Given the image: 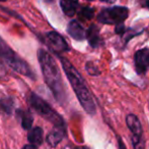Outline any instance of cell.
I'll return each mask as SVG.
<instances>
[{
  "instance_id": "obj_14",
  "label": "cell",
  "mask_w": 149,
  "mask_h": 149,
  "mask_svg": "<svg viewBox=\"0 0 149 149\" xmlns=\"http://www.w3.org/2000/svg\"><path fill=\"white\" fill-rule=\"evenodd\" d=\"M17 54L8 46V44L0 37V56L3 57L6 60V62H8L9 60H11L12 58H14Z\"/></svg>"
},
{
  "instance_id": "obj_16",
  "label": "cell",
  "mask_w": 149,
  "mask_h": 149,
  "mask_svg": "<svg viewBox=\"0 0 149 149\" xmlns=\"http://www.w3.org/2000/svg\"><path fill=\"white\" fill-rule=\"evenodd\" d=\"M13 101L11 98H0V112L5 114H11Z\"/></svg>"
},
{
  "instance_id": "obj_2",
  "label": "cell",
  "mask_w": 149,
  "mask_h": 149,
  "mask_svg": "<svg viewBox=\"0 0 149 149\" xmlns=\"http://www.w3.org/2000/svg\"><path fill=\"white\" fill-rule=\"evenodd\" d=\"M60 61L62 64V68L64 70L65 74L68 78L79 102L83 109L85 110L88 114H94L95 113V104L92 99V96L90 94L88 88L85 84L83 78L79 74V72L72 66L70 61L66 58L60 56Z\"/></svg>"
},
{
  "instance_id": "obj_9",
  "label": "cell",
  "mask_w": 149,
  "mask_h": 149,
  "mask_svg": "<svg viewBox=\"0 0 149 149\" xmlns=\"http://www.w3.org/2000/svg\"><path fill=\"white\" fill-rule=\"evenodd\" d=\"M66 135V127H54V129L48 134L47 143L51 147H56Z\"/></svg>"
},
{
  "instance_id": "obj_22",
  "label": "cell",
  "mask_w": 149,
  "mask_h": 149,
  "mask_svg": "<svg viewBox=\"0 0 149 149\" xmlns=\"http://www.w3.org/2000/svg\"><path fill=\"white\" fill-rule=\"evenodd\" d=\"M22 149H36L33 146H31V145H26Z\"/></svg>"
},
{
  "instance_id": "obj_18",
  "label": "cell",
  "mask_w": 149,
  "mask_h": 149,
  "mask_svg": "<svg viewBox=\"0 0 149 149\" xmlns=\"http://www.w3.org/2000/svg\"><path fill=\"white\" fill-rule=\"evenodd\" d=\"M85 68H86L87 73L91 76H97V75L100 74V70H98L97 66H96L95 64H93V62L88 61L86 64V66H85Z\"/></svg>"
},
{
  "instance_id": "obj_20",
  "label": "cell",
  "mask_w": 149,
  "mask_h": 149,
  "mask_svg": "<svg viewBox=\"0 0 149 149\" xmlns=\"http://www.w3.org/2000/svg\"><path fill=\"white\" fill-rule=\"evenodd\" d=\"M143 4L146 6V7L149 9V0H144V2H143Z\"/></svg>"
},
{
  "instance_id": "obj_6",
  "label": "cell",
  "mask_w": 149,
  "mask_h": 149,
  "mask_svg": "<svg viewBox=\"0 0 149 149\" xmlns=\"http://www.w3.org/2000/svg\"><path fill=\"white\" fill-rule=\"evenodd\" d=\"M47 42L49 47L57 54L64 53L69 50V46L65 39L55 31H51L47 34Z\"/></svg>"
},
{
  "instance_id": "obj_5",
  "label": "cell",
  "mask_w": 149,
  "mask_h": 149,
  "mask_svg": "<svg viewBox=\"0 0 149 149\" xmlns=\"http://www.w3.org/2000/svg\"><path fill=\"white\" fill-rule=\"evenodd\" d=\"M126 124L132 133V145L134 149H144V141H143V130L140 123L139 119L135 114L127 115L126 117Z\"/></svg>"
},
{
  "instance_id": "obj_7",
  "label": "cell",
  "mask_w": 149,
  "mask_h": 149,
  "mask_svg": "<svg viewBox=\"0 0 149 149\" xmlns=\"http://www.w3.org/2000/svg\"><path fill=\"white\" fill-rule=\"evenodd\" d=\"M135 70L138 75H144L149 68V49L143 48L138 50L134 55Z\"/></svg>"
},
{
  "instance_id": "obj_3",
  "label": "cell",
  "mask_w": 149,
  "mask_h": 149,
  "mask_svg": "<svg viewBox=\"0 0 149 149\" xmlns=\"http://www.w3.org/2000/svg\"><path fill=\"white\" fill-rule=\"evenodd\" d=\"M29 102L36 112L39 113L48 121H51L55 127H66L63 117L39 95H37L36 93H31L29 97Z\"/></svg>"
},
{
  "instance_id": "obj_12",
  "label": "cell",
  "mask_w": 149,
  "mask_h": 149,
  "mask_svg": "<svg viewBox=\"0 0 149 149\" xmlns=\"http://www.w3.org/2000/svg\"><path fill=\"white\" fill-rule=\"evenodd\" d=\"M28 140L31 146L38 148L43 143V130L40 127H36L29 132Z\"/></svg>"
},
{
  "instance_id": "obj_17",
  "label": "cell",
  "mask_w": 149,
  "mask_h": 149,
  "mask_svg": "<svg viewBox=\"0 0 149 149\" xmlns=\"http://www.w3.org/2000/svg\"><path fill=\"white\" fill-rule=\"evenodd\" d=\"M79 18L82 20H91L94 16V9L90 6H83L79 11Z\"/></svg>"
},
{
  "instance_id": "obj_10",
  "label": "cell",
  "mask_w": 149,
  "mask_h": 149,
  "mask_svg": "<svg viewBox=\"0 0 149 149\" xmlns=\"http://www.w3.org/2000/svg\"><path fill=\"white\" fill-rule=\"evenodd\" d=\"M67 32L73 39L77 41H82L85 38V31L83 27L77 20H71L67 27Z\"/></svg>"
},
{
  "instance_id": "obj_8",
  "label": "cell",
  "mask_w": 149,
  "mask_h": 149,
  "mask_svg": "<svg viewBox=\"0 0 149 149\" xmlns=\"http://www.w3.org/2000/svg\"><path fill=\"white\" fill-rule=\"evenodd\" d=\"M7 64H9L10 68H11L13 71H15V72L19 73V74H22L24 76H26V77L31 78V79H33V80L36 79L35 75H33V71H31V68H30V66H29L24 59H22L18 55H16L14 58H12L11 60H9Z\"/></svg>"
},
{
  "instance_id": "obj_11",
  "label": "cell",
  "mask_w": 149,
  "mask_h": 149,
  "mask_svg": "<svg viewBox=\"0 0 149 149\" xmlns=\"http://www.w3.org/2000/svg\"><path fill=\"white\" fill-rule=\"evenodd\" d=\"M85 37L88 40V43L91 47L96 48L102 44V38L100 36V31L98 28L94 25L90 26L88 28V30L85 33Z\"/></svg>"
},
{
  "instance_id": "obj_23",
  "label": "cell",
  "mask_w": 149,
  "mask_h": 149,
  "mask_svg": "<svg viewBox=\"0 0 149 149\" xmlns=\"http://www.w3.org/2000/svg\"><path fill=\"white\" fill-rule=\"evenodd\" d=\"M100 1L102 2H107V3H113V2H115L116 0H100Z\"/></svg>"
},
{
  "instance_id": "obj_25",
  "label": "cell",
  "mask_w": 149,
  "mask_h": 149,
  "mask_svg": "<svg viewBox=\"0 0 149 149\" xmlns=\"http://www.w3.org/2000/svg\"><path fill=\"white\" fill-rule=\"evenodd\" d=\"M0 1H6V0H0Z\"/></svg>"
},
{
  "instance_id": "obj_21",
  "label": "cell",
  "mask_w": 149,
  "mask_h": 149,
  "mask_svg": "<svg viewBox=\"0 0 149 149\" xmlns=\"http://www.w3.org/2000/svg\"><path fill=\"white\" fill-rule=\"evenodd\" d=\"M63 149H76V147H74V146H71V145H67V146H65Z\"/></svg>"
},
{
  "instance_id": "obj_4",
  "label": "cell",
  "mask_w": 149,
  "mask_h": 149,
  "mask_svg": "<svg viewBox=\"0 0 149 149\" xmlns=\"http://www.w3.org/2000/svg\"><path fill=\"white\" fill-rule=\"evenodd\" d=\"M129 16V9L125 6H114L104 8L100 12L97 20L104 25H120Z\"/></svg>"
},
{
  "instance_id": "obj_24",
  "label": "cell",
  "mask_w": 149,
  "mask_h": 149,
  "mask_svg": "<svg viewBox=\"0 0 149 149\" xmlns=\"http://www.w3.org/2000/svg\"><path fill=\"white\" fill-rule=\"evenodd\" d=\"M76 149H88V148L85 147V146H78V147H76Z\"/></svg>"
},
{
  "instance_id": "obj_15",
  "label": "cell",
  "mask_w": 149,
  "mask_h": 149,
  "mask_svg": "<svg viewBox=\"0 0 149 149\" xmlns=\"http://www.w3.org/2000/svg\"><path fill=\"white\" fill-rule=\"evenodd\" d=\"M18 117L22 121V126L24 130H30L33 125V115L28 110H18Z\"/></svg>"
},
{
  "instance_id": "obj_19",
  "label": "cell",
  "mask_w": 149,
  "mask_h": 149,
  "mask_svg": "<svg viewBox=\"0 0 149 149\" xmlns=\"http://www.w3.org/2000/svg\"><path fill=\"white\" fill-rule=\"evenodd\" d=\"M117 139H118V147H119V149H127L125 143L123 142V140H122V138L120 137V136L117 137Z\"/></svg>"
},
{
  "instance_id": "obj_26",
  "label": "cell",
  "mask_w": 149,
  "mask_h": 149,
  "mask_svg": "<svg viewBox=\"0 0 149 149\" xmlns=\"http://www.w3.org/2000/svg\"><path fill=\"white\" fill-rule=\"evenodd\" d=\"M88 1H92V0H88Z\"/></svg>"
},
{
  "instance_id": "obj_13",
  "label": "cell",
  "mask_w": 149,
  "mask_h": 149,
  "mask_svg": "<svg viewBox=\"0 0 149 149\" xmlns=\"http://www.w3.org/2000/svg\"><path fill=\"white\" fill-rule=\"evenodd\" d=\"M60 5L63 12L67 16H73L77 11L78 8V0H61Z\"/></svg>"
},
{
  "instance_id": "obj_1",
  "label": "cell",
  "mask_w": 149,
  "mask_h": 149,
  "mask_svg": "<svg viewBox=\"0 0 149 149\" xmlns=\"http://www.w3.org/2000/svg\"><path fill=\"white\" fill-rule=\"evenodd\" d=\"M38 59H39L46 84L50 88L57 101L63 103L66 98V93H65V87L62 81L61 73L55 59L49 52L42 48L38 50Z\"/></svg>"
}]
</instances>
